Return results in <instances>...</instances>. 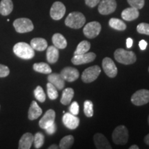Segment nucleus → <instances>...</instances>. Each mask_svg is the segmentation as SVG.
<instances>
[{
	"label": "nucleus",
	"mask_w": 149,
	"mask_h": 149,
	"mask_svg": "<svg viewBox=\"0 0 149 149\" xmlns=\"http://www.w3.org/2000/svg\"><path fill=\"white\" fill-rule=\"evenodd\" d=\"M69 111L70 112V113H72V115H78V113H79V105H78L77 102H72L69 108Z\"/></svg>",
	"instance_id": "37"
},
{
	"label": "nucleus",
	"mask_w": 149,
	"mask_h": 149,
	"mask_svg": "<svg viewBox=\"0 0 149 149\" xmlns=\"http://www.w3.org/2000/svg\"><path fill=\"white\" fill-rule=\"evenodd\" d=\"M133 44V41L131 38H128L126 40V46H127L128 48H130L132 47Z\"/></svg>",
	"instance_id": "41"
},
{
	"label": "nucleus",
	"mask_w": 149,
	"mask_h": 149,
	"mask_svg": "<svg viewBox=\"0 0 149 149\" xmlns=\"http://www.w3.org/2000/svg\"><path fill=\"white\" fill-rule=\"evenodd\" d=\"M74 143V137L73 136L70 135L65 136L61 139L60 142H59V148L61 149H68L70 148L72 145Z\"/></svg>",
	"instance_id": "29"
},
{
	"label": "nucleus",
	"mask_w": 149,
	"mask_h": 149,
	"mask_svg": "<svg viewBox=\"0 0 149 149\" xmlns=\"http://www.w3.org/2000/svg\"><path fill=\"white\" fill-rule=\"evenodd\" d=\"M66 7L60 1H55L52 6L50 10V15L54 20H59L64 16Z\"/></svg>",
	"instance_id": "11"
},
{
	"label": "nucleus",
	"mask_w": 149,
	"mask_h": 149,
	"mask_svg": "<svg viewBox=\"0 0 149 149\" xmlns=\"http://www.w3.org/2000/svg\"><path fill=\"white\" fill-rule=\"evenodd\" d=\"M128 3L131 7L137 9H141L144 6V0H127Z\"/></svg>",
	"instance_id": "35"
},
{
	"label": "nucleus",
	"mask_w": 149,
	"mask_h": 149,
	"mask_svg": "<svg viewBox=\"0 0 149 149\" xmlns=\"http://www.w3.org/2000/svg\"><path fill=\"white\" fill-rule=\"evenodd\" d=\"M13 9V3L11 0H1L0 2V14L7 16L11 13Z\"/></svg>",
	"instance_id": "23"
},
{
	"label": "nucleus",
	"mask_w": 149,
	"mask_h": 149,
	"mask_svg": "<svg viewBox=\"0 0 149 149\" xmlns=\"http://www.w3.org/2000/svg\"><path fill=\"white\" fill-rule=\"evenodd\" d=\"M48 80L50 83L55 86L58 90H62L64 88L65 81L61 77L60 74L58 73H50L48 76Z\"/></svg>",
	"instance_id": "17"
},
{
	"label": "nucleus",
	"mask_w": 149,
	"mask_h": 149,
	"mask_svg": "<svg viewBox=\"0 0 149 149\" xmlns=\"http://www.w3.org/2000/svg\"><path fill=\"white\" fill-rule=\"evenodd\" d=\"M13 26L19 33H29L34 29L33 22L28 18L17 19L13 22Z\"/></svg>",
	"instance_id": "5"
},
{
	"label": "nucleus",
	"mask_w": 149,
	"mask_h": 149,
	"mask_svg": "<svg viewBox=\"0 0 149 149\" xmlns=\"http://www.w3.org/2000/svg\"><path fill=\"white\" fill-rule=\"evenodd\" d=\"M95 53L90 52V53H86L80 55H75L71 59L72 63L74 65H81L92 62L95 59Z\"/></svg>",
	"instance_id": "10"
},
{
	"label": "nucleus",
	"mask_w": 149,
	"mask_h": 149,
	"mask_svg": "<svg viewBox=\"0 0 149 149\" xmlns=\"http://www.w3.org/2000/svg\"><path fill=\"white\" fill-rule=\"evenodd\" d=\"M148 124H149V116H148Z\"/></svg>",
	"instance_id": "45"
},
{
	"label": "nucleus",
	"mask_w": 149,
	"mask_h": 149,
	"mask_svg": "<svg viewBox=\"0 0 149 149\" xmlns=\"http://www.w3.org/2000/svg\"><path fill=\"white\" fill-rule=\"evenodd\" d=\"M144 141L147 145H148V146H149V134H148V135H147L146 137H145Z\"/></svg>",
	"instance_id": "42"
},
{
	"label": "nucleus",
	"mask_w": 149,
	"mask_h": 149,
	"mask_svg": "<svg viewBox=\"0 0 149 149\" xmlns=\"http://www.w3.org/2000/svg\"><path fill=\"white\" fill-rule=\"evenodd\" d=\"M137 32L140 34L149 35V24L146 23H141L137 26Z\"/></svg>",
	"instance_id": "34"
},
{
	"label": "nucleus",
	"mask_w": 149,
	"mask_h": 149,
	"mask_svg": "<svg viewBox=\"0 0 149 149\" xmlns=\"http://www.w3.org/2000/svg\"><path fill=\"white\" fill-rule=\"evenodd\" d=\"M109 26L112 29L117 31H124L126 29V25L122 20L117 18H111L109 20Z\"/></svg>",
	"instance_id": "26"
},
{
	"label": "nucleus",
	"mask_w": 149,
	"mask_h": 149,
	"mask_svg": "<svg viewBox=\"0 0 149 149\" xmlns=\"http://www.w3.org/2000/svg\"><path fill=\"white\" fill-rule=\"evenodd\" d=\"M31 46L35 51H44L48 47V43L45 39L36 37L31 40Z\"/></svg>",
	"instance_id": "22"
},
{
	"label": "nucleus",
	"mask_w": 149,
	"mask_h": 149,
	"mask_svg": "<svg viewBox=\"0 0 149 149\" xmlns=\"http://www.w3.org/2000/svg\"><path fill=\"white\" fill-rule=\"evenodd\" d=\"M117 3L115 0H102L99 3L98 11L102 15H109L116 10Z\"/></svg>",
	"instance_id": "9"
},
{
	"label": "nucleus",
	"mask_w": 149,
	"mask_h": 149,
	"mask_svg": "<svg viewBox=\"0 0 149 149\" xmlns=\"http://www.w3.org/2000/svg\"><path fill=\"white\" fill-rule=\"evenodd\" d=\"M139 15V13L138 9L133 8V7H130L124 9L122 13V17L123 19L126 21H133L138 18Z\"/></svg>",
	"instance_id": "19"
},
{
	"label": "nucleus",
	"mask_w": 149,
	"mask_h": 149,
	"mask_svg": "<svg viewBox=\"0 0 149 149\" xmlns=\"http://www.w3.org/2000/svg\"><path fill=\"white\" fill-rule=\"evenodd\" d=\"M10 73V69L8 66L0 64V77H6Z\"/></svg>",
	"instance_id": "36"
},
{
	"label": "nucleus",
	"mask_w": 149,
	"mask_h": 149,
	"mask_svg": "<svg viewBox=\"0 0 149 149\" xmlns=\"http://www.w3.org/2000/svg\"><path fill=\"white\" fill-rule=\"evenodd\" d=\"M59 146L56 144H53L51 146L48 147V149H58Z\"/></svg>",
	"instance_id": "43"
},
{
	"label": "nucleus",
	"mask_w": 149,
	"mask_h": 149,
	"mask_svg": "<svg viewBox=\"0 0 149 149\" xmlns=\"http://www.w3.org/2000/svg\"><path fill=\"white\" fill-rule=\"evenodd\" d=\"M102 26L97 22H91L87 24H86L84 28L83 33L87 38L93 39L101 32Z\"/></svg>",
	"instance_id": "7"
},
{
	"label": "nucleus",
	"mask_w": 149,
	"mask_h": 149,
	"mask_svg": "<svg viewBox=\"0 0 149 149\" xmlns=\"http://www.w3.org/2000/svg\"><path fill=\"white\" fill-rule=\"evenodd\" d=\"M54 46L58 49H64L67 46V42L65 37L59 33H55L52 37Z\"/></svg>",
	"instance_id": "24"
},
{
	"label": "nucleus",
	"mask_w": 149,
	"mask_h": 149,
	"mask_svg": "<svg viewBox=\"0 0 149 149\" xmlns=\"http://www.w3.org/2000/svg\"><path fill=\"white\" fill-rule=\"evenodd\" d=\"M130 149H139V146L137 145H132L129 148Z\"/></svg>",
	"instance_id": "44"
},
{
	"label": "nucleus",
	"mask_w": 149,
	"mask_h": 149,
	"mask_svg": "<svg viewBox=\"0 0 149 149\" xmlns=\"http://www.w3.org/2000/svg\"><path fill=\"white\" fill-rule=\"evenodd\" d=\"M100 1L101 0H85V3L88 6L93 8V7H95Z\"/></svg>",
	"instance_id": "39"
},
{
	"label": "nucleus",
	"mask_w": 149,
	"mask_h": 149,
	"mask_svg": "<svg viewBox=\"0 0 149 149\" xmlns=\"http://www.w3.org/2000/svg\"><path fill=\"white\" fill-rule=\"evenodd\" d=\"M47 86V93L48 96L50 100H55L58 97V92L57 91V88L51 83L48 82L46 85Z\"/></svg>",
	"instance_id": "30"
},
{
	"label": "nucleus",
	"mask_w": 149,
	"mask_h": 149,
	"mask_svg": "<svg viewBox=\"0 0 149 149\" xmlns=\"http://www.w3.org/2000/svg\"><path fill=\"white\" fill-rule=\"evenodd\" d=\"M131 102L135 106H142L149 102V91L141 89L134 93L131 97Z\"/></svg>",
	"instance_id": "8"
},
{
	"label": "nucleus",
	"mask_w": 149,
	"mask_h": 149,
	"mask_svg": "<svg viewBox=\"0 0 149 149\" xmlns=\"http://www.w3.org/2000/svg\"><path fill=\"white\" fill-rule=\"evenodd\" d=\"M33 142L35 148H40L44 143V135L42 133H37L34 136Z\"/></svg>",
	"instance_id": "33"
},
{
	"label": "nucleus",
	"mask_w": 149,
	"mask_h": 149,
	"mask_svg": "<svg viewBox=\"0 0 149 149\" xmlns=\"http://www.w3.org/2000/svg\"><path fill=\"white\" fill-rule=\"evenodd\" d=\"M13 52L17 57L23 59H31L35 56V51L32 46L25 42L17 43L13 47Z\"/></svg>",
	"instance_id": "1"
},
{
	"label": "nucleus",
	"mask_w": 149,
	"mask_h": 149,
	"mask_svg": "<svg viewBox=\"0 0 149 149\" xmlns=\"http://www.w3.org/2000/svg\"><path fill=\"white\" fill-rule=\"evenodd\" d=\"M148 71H149V68H148Z\"/></svg>",
	"instance_id": "46"
},
{
	"label": "nucleus",
	"mask_w": 149,
	"mask_h": 149,
	"mask_svg": "<svg viewBox=\"0 0 149 149\" xmlns=\"http://www.w3.org/2000/svg\"><path fill=\"white\" fill-rule=\"evenodd\" d=\"M74 90L71 88H67L63 91L60 102L63 105H68L71 102L72 99L74 97Z\"/></svg>",
	"instance_id": "25"
},
{
	"label": "nucleus",
	"mask_w": 149,
	"mask_h": 149,
	"mask_svg": "<svg viewBox=\"0 0 149 149\" xmlns=\"http://www.w3.org/2000/svg\"><path fill=\"white\" fill-rule=\"evenodd\" d=\"M147 45H148V44H147V42L144 40H141L139 43V48H140V49L141 50V51H144V50L146 48Z\"/></svg>",
	"instance_id": "40"
},
{
	"label": "nucleus",
	"mask_w": 149,
	"mask_h": 149,
	"mask_svg": "<svg viewBox=\"0 0 149 149\" xmlns=\"http://www.w3.org/2000/svg\"><path fill=\"white\" fill-rule=\"evenodd\" d=\"M113 142L117 145H124L128 140V130L125 126H118L113 131Z\"/></svg>",
	"instance_id": "4"
},
{
	"label": "nucleus",
	"mask_w": 149,
	"mask_h": 149,
	"mask_svg": "<svg viewBox=\"0 0 149 149\" xmlns=\"http://www.w3.org/2000/svg\"><path fill=\"white\" fill-rule=\"evenodd\" d=\"M101 72L100 67L95 65L87 68L84 70L81 74V80L84 83H91L97 79Z\"/></svg>",
	"instance_id": "6"
},
{
	"label": "nucleus",
	"mask_w": 149,
	"mask_h": 149,
	"mask_svg": "<svg viewBox=\"0 0 149 149\" xmlns=\"http://www.w3.org/2000/svg\"><path fill=\"white\" fill-rule=\"evenodd\" d=\"M46 59L50 64H55L59 59V50L55 46L47 47L46 51Z\"/></svg>",
	"instance_id": "21"
},
{
	"label": "nucleus",
	"mask_w": 149,
	"mask_h": 149,
	"mask_svg": "<svg viewBox=\"0 0 149 149\" xmlns=\"http://www.w3.org/2000/svg\"><path fill=\"white\" fill-rule=\"evenodd\" d=\"M115 59L121 64L128 65L134 64L137 60L135 54L133 51H128L123 48H118L114 53Z\"/></svg>",
	"instance_id": "3"
},
{
	"label": "nucleus",
	"mask_w": 149,
	"mask_h": 149,
	"mask_svg": "<svg viewBox=\"0 0 149 149\" xmlns=\"http://www.w3.org/2000/svg\"><path fill=\"white\" fill-rule=\"evenodd\" d=\"M34 95L35 98L37 99V100H38L40 102H44L46 100V94L44 93V90L40 86H37V88L35 89L34 91Z\"/></svg>",
	"instance_id": "32"
},
{
	"label": "nucleus",
	"mask_w": 149,
	"mask_h": 149,
	"mask_svg": "<svg viewBox=\"0 0 149 149\" xmlns=\"http://www.w3.org/2000/svg\"><path fill=\"white\" fill-rule=\"evenodd\" d=\"M33 69L36 72L43 74H50L52 72V69L49 65L44 62L35 63L33 64Z\"/></svg>",
	"instance_id": "27"
},
{
	"label": "nucleus",
	"mask_w": 149,
	"mask_h": 149,
	"mask_svg": "<svg viewBox=\"0 0 149 149\" xmlns=\"http://www.w3.org/2000/svg\"><path fill=\"white\" fill-rule=\"evenodd\" d=\"M60 75L64 79V81H67L68 82L74 81L79 78V73L77 69L72 68V67H65L61 70Z\"/></svg>",
	"instance_id": "13"
},
{
	"label": "nucleus",
	"mask_w": 149,
	"mask_h": 149,
	"mask_svg": "<svg viewBox=\"0 0 149 149\" xmlns=\"http://www.w3.org/2000/svg\"><path fill=\"white\" fill-rule=\"evenodd\" d=\"M34 136L33 134L26 133L22 136L19 141V149H30L33 143Z\"/></svg>",
	"instance_id": "18"
},
{
	"label": "nucleus",
	"mask_w": 149,
	"mask_h": 149,
	"mask_svg": "<svg viewBox=\"0 0 149 149\" xmlns=\"http://www.w3.org/2000/svg\"><path fill=\"white\" fill-rule=\"evenodd\" d=\"M62 121L66 127L70 130H74L79 124V119L72 113H65L62 117Z\"/></svg>",
	"instance_id": "14"
},
{
	"label": "nucleus",
	"mask_w": 149,
	"mask_h": 149,
	"mask_svg": "<svg viewBox=\"0 0 149 149\" xmlns=\"http://www.w3.org/2000/svg\"><path fill=\"white\" fill-rule=\"evenodd\" d=\"M86 18L81 13L72 12L68 15L65 19V24L68 27L79 29L84 25Z\"/></svg>",
	"instance_id": "2"
},
{
	"label": "nucleus",
	"mask_w": 149,
	"mask_h": 149,
	"mask_svg": "<svg viewBox=\"0 0 149 149\" xmlns=\"http://www.w3.org/2000/svg\"><path fill=\"white\" fill-rule=\"evenodd\" d=\"M55 112L53 109H49L46 112L44 116L39 122V125L40 128L43 129H46L48 126L51 125L55 122Z\"/></svg>",
	"instance_id": "15"
},
{
	"label": "nucleus",
	"mask_w": 149,
	"mask_h": 149,
	"mask_svg": "<svg viewBox=\"0 0 149 149\" xmlns=\"http://www.w3.org/2000/svg\"><path fill=\"white\" fill-rule=\"evenodd\" d=\"M102 67L104 71L109 77H116L117 74V68L114 61L110 57H105L102 61Z\"/></svg>",
	"instance_id": "12"
},
{
	"label": "nucleus",
	"mask_w": 149,
	"mask_h": 149,
	"mask_svg": "<svg viewBox=\"0 0 149 149\" xmlns=\"http://www.w3.org/2000/svg\"><path fill=\"white\" fill-rule=\"evenodd\" d=\"M94 143L98 149H111L112 147L108 139L106 138L103 134L96 133L93 137Z\"/></svg>",
	"instance_id": "16"
},
{
	"label": "nucleus",
	"mask_w": 149,
	"mask_h": 149,
	"mask_svg": "<svg viewBox=\"0 0 149 149\" xmlns=\"http://www.w3.org/2000/svg\"><path fill=\"white\" fill-rule=\"evenodd\" d=\"M45 130L46 133L48 134V135H53V134L55 133L56 132V130H57V126H56L55 122H54L53 124H52L51 125L48 126Z\"/></svg>",
	"instance_id": "38"
},
{
	"label": "nucleus",
	"mask_w": 149,
	"mask_h": 149,
	"mask_svg": "<svg viewBox=\"0 0 149 149\" xmlns=\"http://www.w3.org/2000/svg\"><path fill=\"white\" fill-rule=\"evenodd\" d=\"M42 114V110L35 101H33L29 110V119L30 120H37Z\"/></svg>",
	"instance_id": "20"
},
{
	"label": "nucleus",
	"mask_w": 149,
	"mask_h": 149,
	"mask_svg": "<svg viewBox=\"0 0 149 149\" xmlns=\"http://www.w3.org/2000/svg\"><path fill=\"white\" fill-rule=\"evenodd\" d=\"M84 112L86 117H91L93 115V104L91 100H86L84 104Z\"/></svg>",
	"instance_id": "31"
},
{
	"label": "nucleus",
	"mask_w": 149,
	"mask_h": 149,
	"mask_svg": "<svg viewBox=\"0 0 149 149\" xmlns=\"http://www.w3.org/2000/svg\"><path fill=\"white\" fill-rule=\"evenodd\" d=\"M91 48V44L88 41H81L77 45V47L76 48L75 51L74 53V55H80V54H84L88 52Z\"/></svg>",
	"instance_id": "28"
}]
</instances>
